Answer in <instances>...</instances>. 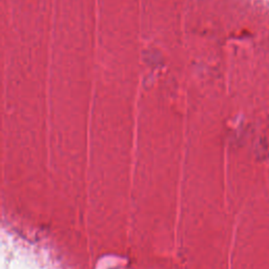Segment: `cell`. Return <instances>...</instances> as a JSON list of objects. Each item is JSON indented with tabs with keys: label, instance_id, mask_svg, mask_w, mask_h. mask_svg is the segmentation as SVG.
<instances>
[]
</instances>
